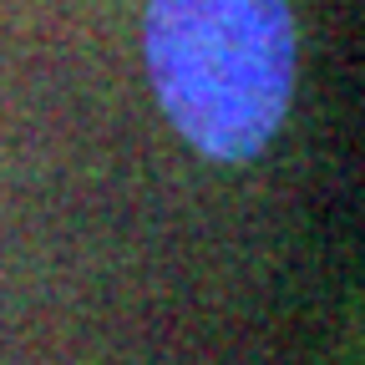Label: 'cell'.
Listing matches in <instances>:
<instances>
[{"mask_svg":"<svg viewBox=\"0 0 365 365\" xmlns=\"http://www.w3.org/2000/svg\"><path fill=\"white\" fill-rule=\"evenodd\" d=\"M143 56L168 122L218 163L274 143L299 71L289 0H153Z\"/></svg>","mask_w":365,"mask_h":365,"instance_id":"1","label":"cell"}]
</instances>
